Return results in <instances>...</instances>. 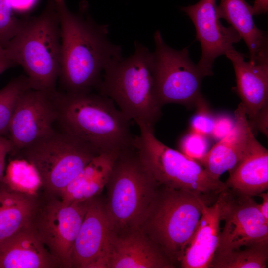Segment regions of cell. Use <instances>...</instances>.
<instances>
[{"label": "cell", "instance_id": "cell-1", "mask_svg": "<svg viewBox=\"0 0 268 268\" xmlns=\"http://www.w3.org/2000/svg\"><path fill=\"white\" fill-rule=\"evenodd\" d=\"M53 1L60 27L62 83L69 93L97 89L105 70L123 58L121 47L109 40L108 25L98 24L84 14L86 4L73 13L65 0Z\"/></svg>", "mask_w": 268, "mask_h": 268}, {"label": "cell", "instance_id": "cell-2", "mask_svg": "<svg viewBox=\"0 0 268 268\" xmlns=\"http://www.w3.org/2000/svg\"><path fill=\"white\" fill-rule=\"evenodd\" d=\"M55 99L64 131L101 153H121L134 148L130 120L110 98L90 92L59 93Z\"/></svg>", "mask_w": 268, "mask_h": 268}, {"label": "cell", "instance_id": "cell-3", "mask_svg": "<svg viewBox=\"0 0 268 268\" xmlns=\"http://www.w3.org/2000/svg\"><path fill=\"white\" fill-rule=\"evenodd\" d=\"M134 47L133 54L105 70L97 90L130 120L154 127L162 107L155 92L153 53L137 41Z\"/></svg>", "mask_w": 268, "mask_h": 268}, {"label": "cell", "instance_id": "cell-4", "mask_svg": "<svg viewBox=\"0 0 268 268\" xmlns=\"http://www.w3.org/2000/svg\"><path fill=\"white\" fill-rule=\"evenodd\" d=\"M9 59L21 66L31 89L55 90L61 63V35L53 0L38 16L26 20L3 47Z\"/></svg>", "mask_w": 268, "mask_h": 268}, {"label": "cell", "instance_id": "cell-5", "mask_svg": "<svg viewBox=\"0 0 268 268\" xmlns=\"http://www.w3.org/2000/svg\"><path fill=\"white\" fill-rule=\"evenodd\" d=\"M106 212L112 233L140 229L147 218L159 187L135 149L116 158L106 184Z\"/></svg>", "mask_w": 268, "mask_h": 268}, {"label": "cell", "instance_id": "cell-6", "mask_svg": "<svg viewBox=\"0 0 268 268\" xmlns=\"http://www.w3.org/2000/svg\"><path fill=\"white\" fill-rule=\"evenodd\" d=\"M140 130L134 145L146 169L159 186L189 191L210 199L226 188L198 162L163 144L155 135L154 127L136 123Z\"/></svg>", "mask_w": 268, "mask_h": 268}, {"label": "cell", "instance_id": "cell-7", "mask_svg": "<svg viewBox=\"0 0 268 268\" xmlns=\"http://www.w3.org/2000/svg\"><path fill=\"white\" fill-rule=\"evenodd\" d=\"M211 199L159 186L141 228L174 264L180 263L201 215L202 202Z\"/></svg>", "mask_w": 268, "mask_h": 268}, {"label": "cell", "instance_id": "cell-8", "mask_svg": "<svg viewBox=\"0 0 268 268\" xmlns=\"http://www.w3.org/2000/svg\"><path fill=\"white\" fill-rule=\"evenodd\" d=\"M20 151L24 160L35 170L43 191L58 197L100 154L90 144L64 130L54 131Z\"/></svg>", "mask_w": 268, "mask_h": 268}, {"label": "cell", "instance_id": "cell-9", "mask_svg": "<svg viewBox=\"0 0 268 268\" xmlns=\"http://www.w3.org/2000/svg\"><path fill=\"white\" fill-rule=\"evenodd\" d=\"M87 201L67 204L57 196L43 191L37 194L28 225L59 268H71L72 249Z\"/></svg>", "mask_w": 268, "mask_h": 268}, {"label": "cell", "instance_id": "cell-10", "mask_svg": "<svg viewBox=\"0 0 268 268\" xmlns=\"http://www.w3.org/2000/svg\"><path fill=\"white\" fill-rule=\"evenodd\" d=\"M153 38L155 87L159 104L196 107L203 97L201 88L204 76L190 59L188 48L178 50L170 47L159 30Z\"/></svg>", "mask_w": 268, "mask_h": 268}, {"label": "cell", "instance_id": "cell-11", "mask_svg": "<svg viewBox=\"0 0 268 268\" xmlns=\"http://www.w3.org/2000/svg\"><path fill=\"white\" fill-rule=\"evenodd\" d=\"M253 198L236 194L226 188L221 212L224 225L216 252L268 243V222Z\"/></svg>", "mask_w": 268, "mask_h": 268}, {"label": "cell", "instance_id": "cell-12", "mask_svg": "<svg viewBox=\"0 0 268 268\" xmlns=\"http://www.w3.org/2000/svg\"><path fill=\"white\" fill-rule=\"evenodd\" d=\"M55 91L29 89L20 95L8 128L13 150L20 151L55 131L53 125L58 119Z\"/></svg>", "mask_w": 268, "mask_h": 268}, {"label": "cell", "instance_id": "cell-13", "mask_svg": "<svg viewBox=\"0 0 268 268\" xmlns=\"http://www.w3.org/2000/svg\"><path fill=\"white\" fill-rule=\"evenodd\" d=\"M181 10L192 20L196 32V40L201 44V55L197 65L203 75H213L215 60L225 55L238 43L241 37L231 26L225 27L220 21L216 0H200Z\"/></svg>", "mask_w": 268, "mask_h": 268}, {"label": "cell", "instance_id": "cell-14", "mask_svg": "<svg viewBox=\"0 0 268 268\" xmlns=\"http://www.w3.org/2000/svg\"><path fill=\"white\" fill-rule=\"evenodd\" d=\"M225 55L232 62L236 79V91L241 100L252 130L268 135V60L252 63L235 48Z\"/></svg>", "mask_w": 268, "mask_h": 268}, {"label": "cell", "instance_id": "cell-15", "mask_svg": "<svg viewBox=\"0 0 268 268\" xmlns=\"http://www.w3.org/2000/svg\"><path fill=\"white\" fill-rule=\"evenodd\" d=\"M174 264L141 229L111 233L97 268H173Z\"/></svg>", "mask_w": 268, "mask_h": 268}, {"label": "cell", "instance_id": "cell-16", "mask_svg": "<svg viewBox=\"0 0 268 268\" xmlns=\"http://www.w3.org/2000/svg\"><path fill=\"white\" fill-rule=\"evenodd\" d=\"M111 233L105 203L98 196L88 200L72 249L71 268H97Z\"/></svg>", "mask_w": 268, "mask_h": 268}, {"label": "cell", "instance_id": "cell-17", "mask_svg": "<svg viewBox=\"0 0 268 268\" xmlns=\"http://www.w3.org/2000/svg\"><path fill=\"white\" fill-rule=\"evenodd\" d=\"M226 189L212 203L208 201H202L201 215L181 258L179 263L181 268H209L219 244L221 212Z\"/></svg>", "mask_w": 268, "mask_h": 268}, {"label": "cell", "instance_id": "cell-18", "mask_svg": "<svg viewBox=\"0 0 268 268\" xmlns=\"http://www.w3.org/2000/svg\"><path fill=\"white\" fill-rule=\"evenodd\" d=\"M234 118V125L231 131L209 150L200 162L216 179H220L237 164L254 136L241 103L235 111Z\"/></svg>", "mask_w": 268, "mask_h": 268}, {"label": "cell", "instance_id": "cell-19", "mask_svg": "<svg viewBox=\"0 0 268 268\" xmlns=\"http://www.w3.org/2000/svg\"><path fill=\"white\" fill-rule=\"evenodd\" d=\"M226 187L236 194L253 197L268 189V151L251 139L240 160L229 171Z\"/></svg>", "mask_w": 268, "mask_h": 268}, {"label": "cell", "instance_id": "cell-20", "mask_svg": "<svg viewBox=\"0 0 268 268\" xmlns=\"http://www.w3.org/2000/svg\"><path fill=\"white\" fill-rule=\"evenodd\" d=\"M0 268H59L28 224L0 243Z\"/></svg>", "mask_w": 268, "mask_h": 268}, {"label": "cell", "instance_id": "cell-21", "mask_svg": "<svg viewBox=\"0 0 268 268\" xmlns=\"http://www.w3.org/2000/svg\"><path fill=\"white\" fill-rule=\"evenodd\" d=\"M217 12L219 18L226 20L243 39L250 62L268 59L267 34L255 25L252 7L245 0H220Z\"/></svg>", "mask_w": 268, "mask_h": 268}, {"label": "cell", "instance_id": "cell-22", "mask_svg": "<svg viewBox=\"0 0 268 268\" xmlns=\"http://www.w3.org/2000/svg\"><path fill=\"white\" fill-rule=\"evenodd\" d=\"M119 155L105 152L95 157L61 192L62 201L70 204L98 196L106 186Z\"/></svg>", "mask_w": 268, "mask_h": 268}, {"label": "cell", "instance_id": "cell-23", "mask_svg": "<svg viewBox=\"0 0 268 268\" xmlns=\"http://www.w3.org/2000/svg\"><path fill=\"white\" fill-rule=\"evenodd\" d=\"M37 194L11 189L0 193V243L27 226Z\"/></svg>", "mask_w": 268, "mask_h": 268}, {"label": "cell", "instance_id": "cell-24", "mask_svg": "<svg viewBox=\"0 0 268 268\" xmlns=\"http://www.w3.org/2000/svg\"><path fill=\"white\" fill-rule=\"evenodd\" d=\"M268 243H263L236 250L217 251L209 268H266Z\"/></svg>", "mask_w": 268, "mask_h": 268}, {"label": "cell", "instance_id": "cell-25", "mask_svg": "<svg viewBox=\"0 0 268 268\" xmlns=\"http://www.w3.org/2000/svg\"><path fill=\"white\" fill-rule=\"evenodd\" d=\"M31 89L27 76L10 81L0 90V135L8 133L10 122L17 101L26 90Z\"/></svg>", "mask_w": 268, "mask_h": 268}, {"label": "cell", "instance_id": "cell-26", "mask_svg": "<svg viewBox=\"0 0 268 268\" xmlns=\"http://www.w3.org/2000/svg\"><path fill=\"white\" fill-rule=\"evenodd\" d=\"M25 21L16 16L10 0H0V47L5 46L18 33Z\"/></svg>", "mask_w": 268, "mask_h": 268}, {"label": "cell", "instance_id": "cell-27", "mask_svg": "<svg viewBox=\"0 0 268 268\" xmlns=\"http://www.w3.org/2000/svg\"><path fill=\"white\" fill-rule=\"evenodd\" d=\"M179 147L182 154L200 163L210 149L207 137L192 131L181 138Z\"/></svg>", "mask_w": 268, "mask_h": 268}, {"label": "cell", "instance_id": "cell-28", "mask_svg": "<svg viewBox=\"0 0 268 268\" xmlns=\"http://www.w3.org/2000/svg\"><path fill=\"white\" fill-rule=\"evenodd\" d=\"M207 103L203 98L196 107L197 111L191 120V131L206 137L210 136L214 126L215 118L208 108Z\"/></svg>", "mask_w": 268, "mask_h": 268}, {"label": "cell", "instance_id": "cell-29", "mask_svg": "<svg viewBox=\"0 0 268 268\" xmlns=\"http://www.w3.org/2000/svg\"><path fill=\"white\" fill-rule=\"evenodd\" d=\"M234 118L227 114H220L215 118L210 136L218 141L224 138L232 129Z\"/></svg>", "mask_w": 268, "mask_h": 268}, {"label": "cell", "instance_id": "cell-30", "mask_svg": "<svg viewBox=\"0 0 268 268\" xmlns=\"http://www.w3.org/2000/svg\"><path fill=\"white\" fill-rule=\"evenodd\" d=\"M38 0H10L14 11H25L32 8Z\"/></svg>", "mask_w": 268, "mask_h": 268}, {"label": "cell", "instance_id": "cell-31", "mask_svg": "<svg viewBox=\"0 0 268 268\" xmlns=\"http://www.w3.org/2000/svg\"><path fill=\"white\" fill-rule=\"evenodd\" d=\"M15 64L7 57L3 47H0V75Z\"/></svg>", "mask_w": 268, "mask_h": 268}, {"label": "cell", "instance_id": "cell-32", "mask_svg": "<svg viewBox=\"0 0 268 268\" xmlns=\"http://www.w3.org/2000/svg\"><path fill=\"white\" fill-rule=\"evenodd\" d=\"M252 7L253 15L266 13L268 10V0H255Z\"/></svg>", "mask_w": 268, "mask_h": 268}, {"label": "cell", "instance_id": "cell-33", "mask_svg": "<svg viewBox=\"0 0 268 268\" xmlns=\"http://www.w3.org/2000/svg\"><path fill=\"white\" fill-rule=\"evenodd\" d=\"M261 199V203L258 204L259 211L265 220L268 222V192H264L258 195Z\"/></svg>", "mask_w": 268, "mask_h": 268}, {"label": "cell", "instance_id": "cell-34", "mask_svg": "<svg viewBox=\"0 0 268 268\" xmlns=\"http://www.w3.org/2000/svg\"><path fill=\"white\" fill-rule=\"evenodd\" d=\"M6 148H12L13 150L12 143L10 139L0 135V152Z\"/></svg>", "mask_w": 268, "mask_h": 268}, {"label": "cell", "instance_id": "cell-35", "mask_svg": "<svg viewBox=\"0 0 268 268\" xmlns=\"http://www.w3.org/2000/svg\"><path fill=\"white\" fill-rule=\"evenodd\" d=\"M1 189L0 188V192H1Z\"/></svg>", "mask_w": 268, "mask_h": 268}]
</instances>
